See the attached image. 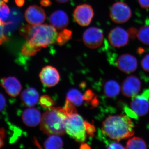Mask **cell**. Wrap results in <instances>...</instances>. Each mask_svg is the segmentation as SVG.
<instances>
[{"mask_svg": "<svg viewBox=\"0 0 149 149\" xmlns=\"http://www.w3.org/2000/svg\"><path fill=\"white\" fill-rule=\"evenodd\" d=\"M134 125L127 115L121 114L107 117L102 124L103 132L113 141L128 139L134 134Z\"/></svg>", "mask_w": 149, "mask_h": 149, "instance_id": "obj_1", "label": "cell"}, {"mask_svg": "<svg viewBox=\"0 0 149 149\" xmlns=\"http://www.w3.org/2000/svg\"><path fill=\"white\" fill-rule=\"evenodd\" d=\"M20 34L30 45L40 47L56 42L58 35L54 27L47 24L25 25L20 28Z\"/></svg>", "mask_w": 149, "mask_h": 149, "instance_id": "obj_2", "label": "cell"}, {"mask_svg": "<svg viewBox=\"0 0 149 149\" xmlns=\"http://www.w3.org/2000/svg\"><path fill=\"white\" fill-rule=\"evenodd\" d=\"M67 115L63 108L52 107L43 113L40 122V129L47 135H64Z\"/></svg>", "mask_w": 149, "mask_h": 149, "instance_id": "obj_3", "label": "cell"}, {"mask_svg": "<svg viewBox=\"0 0 149 149\" xmlns=\"http://www.w3.org/2000/svg\"><path fill=\"white\" fill-rule=\"evenodd\" d=\"M65 131L77 142L83 143L86 139L85 121L77 113L70 115L67 120Z\"/></svg>", "mask_w": 149, "mask_h": 149, "instance_id": "obj_4", "label": "cell"}, {"mask_svg": "<svg viewBox=\"0 0 149 149\" xmlns=\"http://www.w3.org/2000/svg\"><path fill=\"white\" fill-rule=\"evenodd\" d=\"M132 15V12L129 6L122 2L114 3L110 11V16L113 22L122 24L129 20Z\"/></svg>", "mask_w": 149, "mask_h": 149, "instance_id": "obj_5", "label": "cell"}, {"mask_svg": "<svg viewBox=\"0 0 149 149\" xmlns=\"http://www.w3.org/2000/svg\"><path fill=\"white\" fill-rule=\"evenodd\" d=\"M130 107L138 116H144L149 111V88L141 95L133 97Z\"/></svg>", "mask_w": 149, "mask_h": 149, "instance_id": "obj_6", "label": "cell"}, {"mask_svg": "<svg viewBox=\"0 0 149 149\" xmlns=\"http://www.w3.org/2000/svg\"><path fill=\"white\" fill-rule=\"evenodd\" d=\"M103 33L97 27H91L85 30L83 35V42L91 49H96L101 45L103 41Z\"/></svg>", "mask_w": 149, "mask_h": 149, "instance_id": "obj_7", "label": "cell"}, {"mask_svg": "<svg viewBox=\"0 0 149 149\" xmlns=\"http://www.w3.org/2000/svg\"><path fill=\"white\" fill-rule=\"evenodd\" d=\"M94 15V11L92 7L86 4L77 6L73 13L74 20L82 27L89 25Z\"/></svg>", "mask_w": 149, "mask_h": 149, "instance_id": "obj_8", "label": "cell"}, {"mask_svg": "<svg viewBox=\"0 0 149 149\" xmlns=\"http://www.w3.org/2000/svg\"><path fill=\"white\" fill-rule=\"evenodd\" d=\"M141 87V82L139 78L135 75H130L123 82L121 91L125 97L133 98L138 95Z\"/></svg>", "mask_w": 149, "mask_h": 149, "instance_id": "obj_9", "label": "cell"}, {"mask_svg": "<svg viewBox=\"0 0 149 149\" xmlns=\"http://www.w3.org/2000/svg\"><path fill=\"white\" fill-rule=\"evenodd\" d=\"M24 15L26 21L32 25L42 24L46 19L45 10L41 7L36 5L29 6L26 10Z\"/></svg>", "mask_w": 149, "mask_h": 149, "instance_id": "obj_10", "label": "cell"}, {"mask_svg": "<svg viewBox=\"0 0 149 149\" xmlns=\"http://www.w3.org/2000/svg\"><path fill=\"white\" fill-rule=\"evenodd\" d=\"M40 77L43 85L48 87H54L59 82V74L57 70L52 66L43 68L40 72Z\"/></svg>", "mask_w": 149, "mask_h": 149, "instance_id": "obj_11", "label": "cell"}, {"mask_svg": "<svg viewBox=\"0 0 149 149\" xmlns=\"http://www.w3.org/2000/svg\"><path fill=\"white\" fill-rule=\"evenodd\" d=\"M116 65L123 72L130 74L137 69L138 61L134 56L129 54H123L117 58Z\"/></svg>", "mask_w": 149, "mask_h": 149, "instance_id": "obj_12", "label": "cell"}, {"mask_svg": "<svg viewBox=\"0 0 149 149\" xmlns=\"http://www.w3.org/2000/svg\"><path fill=\"white\" fill-rule=\"evenodd\" d=\"M128 32L120 27L112 29L108 35L109 41L111 45L116 48L126 45L128 42Z\"/></svg>", "mask_w": 149, "mask_h": 149, "instance_id": "obj_13", "label": "cell"}, {"mask_svg": "<svg viewBox=\"0 0 149 149\" xmlns=\"http://www.w3.org/2000/svg\"><path fill=\"white\" fill-rule=\"evenodd\" d=\"M0 83L6 93L10 97H16L21 92V83L15 77H3L1 79Z\"/></svg>", "mask_w": 149, "mask_h": 149, "instance_id": "obj_14", "label": "cell"}, {"mask_svg": "<svg viewBox=\"0 0 149 149\" xmlns=\"http://www.w3.org/2000/svg\"><path fill=\"white\" fill-rule=\"evenodd\" d=\"M42 115L39 110L30 107L24 111L22 115L23 123L29 127H35L40 123Z\"/></svg>", "mask_w": 149, "mask_h": 149, "instance_id": "obj_15", "label": "cell"}, {"mask_svg": "<svg viewBox=\"0 0 149 149\" xmlns=\"http://www.w3.org/2000/svg\"><path fill=\"white\" fill-rule=\"evenodd\" d=\"M49 22L57 30H63L69 24V18L64 11L57 10L50 16Z\"/></svg>", "mask_w": 149, "mask_h": 149, "instance_id": "obj_16", "label": "cell"}, {"mask_svg": "<svg viewBox=\"0 0 149 149\" xmlns=\"http://www.w3.org/2000/svg\"><path fill=\"white\" fill-rule=\"evenodd\" d=\"M21 99L24 105L29 107H32L39 101V93L35 88H27L22 93Z\"/></svg>", "mask_w": 149, "mask_h": 149, "instance_id": "obj_17", "label": "cell"}, {"mask_svg": "<svg viewBox=\"0 0 149 149\" xmlns=\"http://www.w3.org/2000/svg\"><path fill=\"white\" fill-rule=\"evenodd\" d=\"M120 90L119 84L114 80H108L104 85V93L108 97L113 98L116 97L119 94Z\"/></svg>", "mask_w": 149, "mask_h": 149, "instance_id": "obj_18", "label": "cell"}, {"mask_svg": "<svg viewBox=\"0 0 149 149\" xmlns=\"http://www.w3.org/2000/svg\"><path fill=\"white\" fill-rule=\"evenodd\" d=\"M46 149H61L63 146V142L58 135H50L44 143Z\"/></svg>", "mask_w": 149, "mask_h": 149, "instance_id": "obj_19", "label": "cell"}, {"mask_svg": "<svg viewBox=\"0 0 149 149\" xmlns=\"http://www.w3.org/2000/svg\"><path fill=\"white\" fill-rule=\"evenodd\" d=\"M66 99L74 105L80 106L83 103L84 97L80 91L76 89H72L68 91Z\"/></svg>", "mask_w": 149, "mask_h": 149, "instance_id": "obj_20", "label": "cell"}, {"mask_svg": "<svg viewBox=\"0 0 149 149\" xmlns=\"http://www.w3.org/2000/svg\"><path fill=\"white\" fill-rule=\"evenodd\" d=\"M126 149H146V142L141 138L134 137L129 139L126 143Z\"/></svg>", "mask_w": 149, "mask_h": 149, "instance_id": "obj_21", "label": "cell"}, {"mask_svg": "<svg viewBox=\"0 0 149 149\" xmlns=\"http://www.w3.org/2000/svg\"><path fill=\"white\" fill-rule=\"evenodd\" d=\"M41 48L40 47L30 45L26 42L22 49V54L25 56H32L36 55L40 51Z\"/></svg>", "mask_w": 149, "mask_h": 149, "instance_id": "obj_22", "label": "cell"}, {"mask_svg": "<svg viewBox=\"0 0 149 149\" xmlns=\"http://www.w3.org/2000/svg\"><path fill=\"white\" fill-rule=\"evenodd\" d=\"M72 31L69 29H64L58 35L56 42L59 45H64L72 37Z\"/></svg>", "mask_w": 149, "mask_h": 149, "instance_id": "obj_23", "label": "cell"}, {"mask_svg": "<svg viewBox=\"0 0 149 149\" xmlns=\"http://www.w3.org/2000/svg\"><path fill=\"white\" fill-rule=\"evenodd\" d=\"M137 37L141 42L149 45V26L141 27L138 31Z\"/></svg>", "mask_w": 149, "mask_h": 149, "instance_id": "obj_24", "label": "cell"}, {"mask_svg": "<svg viewBox=\"0 0 149 149\" xmlns=\"http://www.w3.org/2000/svg\"><path fill=\"white\" fill-rule=\"evenodd\" d=\"M10 13V10L4 3L0 6V21L6 23L5 21L8 19Z\"/></svg>", "mask_w": 149, "mask_h": 149, "instance_id": "obj_25", "label": "cell"}, {"mask_svg": "<svg viewBox=\"0 0 149 149\" xmlns=\"http://www.w3.org/2000/svg\"><path fill=\"white\" fill-rule=\"evenodd\" d=\"M40 104L43 107L48 109L52 107L54 101L50 96L44 95L40 98Z\"/></svg>", "mask_w": 149, "mask_h": 149, "instance_id": "obj_26", "label": "cell"}, {"mask_svg": "<svg viewBox=\"0 0 149 149\" xmlns=\"http://www.w3.org/2000/svg\"><path fill=\"white\" fill-rule=\"evenodd\" d=\"M63 108L68 116L74 113H77V111L75 107H74V105L67 99L65 106Z\"/></svg>", "mask_w": 149, "mask_h": 149, "instance_id": "obj_27", "label": "cell"}, {"mask_svg": "<svg viewBox=\"0 0 149 149\" xmlns=\"http://www.w3.org/2000/svg\"><path fill=\"white\" fill-rule=\"evenodd\" d=\"M141 65L145 71L149 72V54H147L142 59Z\"/></svg>", "mask_w": 149, "mask_h": 149, "instance_id": "obj_28", "label": "cell"}, {"mask_svg": "<svg viewBox=\"0 0 149 149\" xmlns=\"http://www.w3.org/2000/svg\"><path fill=\"white\" fill-rule=\"evenodd\" d=\"M6 23L0 21V45L6 41L7 38L4 34V26Z\"/></svg>", "mask_w": 149, "mask_h": 149, "instance_id": "obj_29", "label": "cell"}, {"mask_svg": "<svg viewBox=\"0 0 149 149\" xmlns=\"http://www.w3.org/2000/svg\"><path fill=\"white\" fill-rule=\"evenodd\" d=\"M86 124V132L91 136H93L95 131V128L94 125H91L89 123L85 122Z\"/></svg>", "mask_w": 149, "mask_h": 149, "instance_id": "obj_30", "label": "cell"}, {"mask_svg": "<svg viewBox=\"0 0 149 149\" xmlns=\"http://www.w3.org/2000/svg\"><path fill=\"white\" fill-rule=\"evenodd\" d=\"M127 32L129 37L132 39H134L136 38V36H137L138 31L137 29L135 27H130L128 29Z\"/></svg>", "mask_w": 149, "mask_h": 149, "instance_id": "obj_31", "label": "cell"}, {"mask_svg": "<svg viewBox=\"0 0 149 149\" xmlns=\"http://www.w3.org/2000/svg\"><path fill=\"white\" fill-rule=\"evenodd\" d=\"M5 137V130L3 128H0V148L3 146Z\"/></svg>", "mask_w": 149, "mask_h": 149, "instance_id": "obj_32", "label": "cell"}, {"mask_svg": "<svg viewBox=\"0 0 149 149\" xmlns=\"http://www.w3.org/2000/svg\"><path fill=\"white\" fill-rule=\"evenodd\" d=\"M6 104V100L5 97L2 93H0V112L5 107Z\"/></svg>", "mask_w": 149, "mask_h": 149, "instance_id": "obj_33", "label": "cell"}, {"mask_svg": "<svg viewBox=\"0 0 149 149\" xmlns=\"http://www.w3.org/2000/svg\"><path fill=\"white\" fill-rule=\"evenodd\" d=\"M108 149H125V147H124L122 145L117 143H112L109 146Z\"/></svg>", "mask_w": 149, "mask_h": 149, "instance_id": "obj_34", "label": "cell"}, {"mask_svg": "<svg viewBox=\"0 0 149 149\" xmlns=\"http://www.w3.org/2000/svg\"><path fill=\"white\" fill-rule=\"evenodd\" d=\"M139 3L143 8H149V0H139Z\"/></svg>", "mask_w": 149, "mask_h": 149, "instance_id": "obj_35", "label": "cell"}, {"mask_svg": "<svg viewBox=\"0 0 149 149\" xmlns=\"http://www.w3.org/2000/svg\"><path fill=\"white\" fill-rule=\"evenodd\" d=\"M40 3L42 6L45 7L49 6L52 4V2L49 0H42Z\"/></svg>", "mask_w": 149, "mask_h": 149, "instance_id": "obj_36", "label": "cell"}, {"mask_svg": "<svg viewBox=\"0 0 149 149\" xmlns=\"http://www.w3.org/2000/svg\"><path fill=\"white\" fill-rule=\"evenodd\" d=\"M84 99H86L87 100H90L93 97V93L91 91H88L85 94V95L83 96Z\"/></svg>", "mask_w": 149, "mask_h": 149, "instance_id": "obj_37", "label": "cell"}, {"mask_svg": "<svg viewBox=\"0 0 149 149\" xmlns=\"http://www.w3.org/2000/svg\"><path fill=\"white\" fill-rule=\"evenodd\" d=\"M25 1V0H15L17 5L19 6H22L23 5Z\"/></svg>", "mask_w": 149, "mask_h": 149, "instance_id": "obj_38", "label": "cell"}, {"mask_svg": "<svg viewBox=\"0 0 149 149\" xmlns=\"http://www.w3.org/2000/svg\"><path fill=\"white\" fill-rule=\"evenodd\" d=\"M145 52V49H143V48H139V49H138V50H137V52H138V53L139 54L143 53Z\"/></svg>", "mask_w": 149, "mask_h": 149, "instance_id": "obj_39", "label": "cell"}, {"mask_svg": "<svg viewBox=\"0 0 149 149\" xmlns=\"http://www.w3.org/2000/svg\"><path fill=\"white\" fill-rule=\"evenodd\" d=\"M56 1H57L58 2L62 3H63L67 2L68 1H69V0H56Z\"/></svg>", "mask_w": 149, "mask_h": 149, "instance_id": "obj_40", "label": "cell"}, {"mask_svg": "<svg viewBox=\"0 0 149 149\" xmlns=\"http://www.w3.org/2000/svg\"><path fill=\"white\" fill-rule=\"evenodd\" d=\"M3 2H4L2 0H0V6H1V5L3 3Z\"/></svg>", "mask_w": 149, "mask_h": 149, "instance_id": "obj_41", "label": "cell"}]
</instances>
